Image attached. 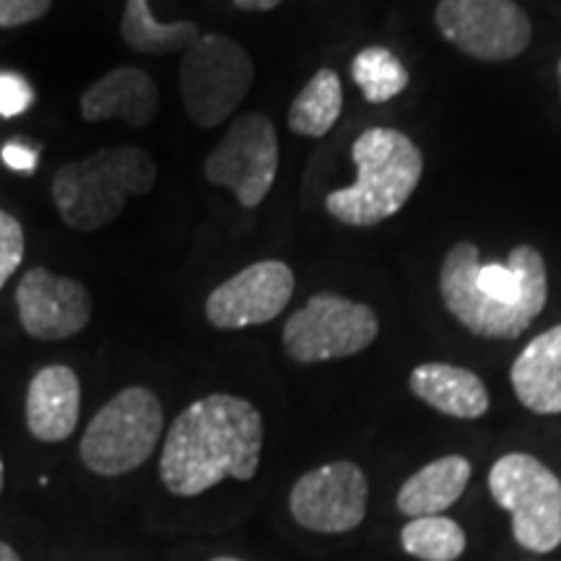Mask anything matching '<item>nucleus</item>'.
Returning a JSON list of instances; mask_svg holds the SVG:
<instances>
[{
  "mask_svg": "<svg viewBox=\"0 0 561 561\" xmlns=\"http://www.w3.org/2000/svg\"><path fill=\"white\" fill-rule=\"evenodd\" d=\"M263 416L244 398L214 392L172 421L159 458L174 496H198L224 479L252 481L263 455Z\"/></svg>",
  "mask_w": 561,
  "mask_h": 561,
  "instance_id": "1",
  "label": "nucleus"
},
{
  "mask_svg": "<svg viewBox=\"0 0 561 561\" xmlns=\"http://www.w3.org/2000/svg\"><path fill=\"white\" fill-rule=\"evenodd\" d=\"M356 182L328 193L325 208L346 227H375L396 216L416 193L424 157L401 130L369 128L351 146Z\"/></svg>",
  "mask_w": 561,
  "mask_h": 561,
  "instance_id": "2",
  "label": "nucleus"
},
{
  "mask_svg": "<svg viewBox=\"0 0 561 561\" xmlns=\"http://www.w3.org/2000/svg\"><path fill=\"white\" fill-rule=\"evenodd\" d=\"M157 178V161L149 151L112 146L62 164L53 178V203L66 227L94 231L115 221L133 195H149Z\"/></svg>",
  "mask_w": 561,
  "mask_h": 561,
  "instance_id": "3",
  "label": "nucleus"
},
{
  "mask_svg": "<svg viewBox=\"0 0 561 561\" xmlns=\"http://www.w3.org/2000/svg\"><path fill=\"white\" fill-rule=\"evenodd\" d=\"M164 434V409L149 388H125L96 411L81 437V462L91 473L125 476L144 466Z\"/></svg>",
  "mask_w": 561,
  "mask_h": 561,
  "instance_id": "4",
  "label": "nucleus"
},
{
  "mask_svg": "<svg viewBox=\"0 0 561 561\" xmlns=\"http://www.w3.org/2000/svg\"><path fill=\"white\" fill-rule=\"evenodd\" d=\"M255 66L250 53L227 34H201L182 53L180 94L187 117L203 130L216 128L250 94Z\"/></svg>",
  "mask_w": 561,
  "mask_h": 561,
  "instance_id": "5",
  "label": "nucleus"
},
{
  "mask_svg": "<svg viewBox=\"0 0 561 561\" xmlns=\"http://www.w3.org/2000/svg\"><path fill=\"white\" fill-rule=\"evenodd\" d=\"M494 502L512 515L515 541L533 553L561 546V481L528 453L502 455L489 471Z\"/></svg>",
  "mask_w": 561,
  "mask_h": 561,
  "instance_id": "6",
  "label": "nucleus"
},
{
  "mask_svg": "<svg viewBox=\"0 0 561 561\" xmlns=\"http://www.w3.org/2000/svg\"><path fill=\"white\" fill-rule=\"evenodd\" d=\"M377 333L380 320L369 305L320 291L286 320L284 348L299 364L348 359L367 351Z\"/></svg>",
  "mask_w": 561,
  "mask_h": 561,
  "instance_id": "7",
  "label": "nucleus"
},
{
  "mask_svg": "<svg viewBox=\"0 0 561 561\" xmlns=\"http://www.w3.org/2000/svg\"><path fill=\"white\" fill-rule=\"evenodd\" d=\"M206 180L237 195L242 208H257L268 198L278 174V136L268 117L248 112L237 117L208 153Z\"/></svg>",
  "mask_w": 561,
  "mask_h": 561,
  "instance_id": "8",
  "label": "nucleus"
},
{
  "mask_svg": "<svg viewBox=\"0 0 561 561\" xmlns=\"http://www.w3.org/2000/svg\"><path fill=\"white\" fill-rule=\"evenodd\" d=\"M434 21L450 45L486 62L517 58L533 37L528 13L515 0H439Z\"/></svg>",
  "mask_w": 561,
  "mask_h": 561,
  "instance_id": "9",
  "label": "nucleus"
},
{
  "mask_svg": "<svg viewBox=\"0 0 561 561\" xmlns=\"http://www.w3.org/2000/svg\"><path fill=\"white\" fill-rule=\"evenodd\" d=\"M369 481L356 462L335 460L294 483L291 517L312 533H348L367 517Z\"/></svg>",
  "mask_w": 561,
  "mask_h": 561,
  "instance_id": "10",
  "label": "nucleus"
},
{
  "mask_svg": "<svg viewBox=\"0 0 561 561\" xmlns=\"http://www.w3.org/2000/svg\"><path fill=\"white\" fill-rule=\"evenodd\" d=\"M481 255L473 242H458L447 250L439 271V294L445 307L466 331L479 339L512 341L533 325V314L517 307L491 301L476 284Z\"/></svg>",
  "mask_w": 561,
  "mask_h": 561,
  "instance_id": "11",
  "label": "nucleus"
},
{
  "mask_svg": "<svg viewBox=\"0 0 561 561\" xmlns=\"http://www.w3.org/2000/svg\"><path fill=\"white\" fill-rule=\"evenodd\" d=\"M294 297V271L284 261H261L216 286L206 299V318L219 331L265 325Z\"/></svg>",
  "mask_w": 561,
  "mask_h": 561,
  "instance_id": "12",
  "label": "nucleus"
},
{
  "mask_svg": "<svg viewBox=\"0 0 561 561\" xmlns=\"http://www.w3.org/2000/svg\"><path fill=\"white\" fill-rule=\"evenodd\" d=\"M19 322L37 341H66L91 320V297L81 280L47 268H30L16 286Z\"/></svg>",
  "mask_w": 561,
  "mask_h": 561,
  "instance_id": "13",
  "label": "nucleus"
},
{
  "mask_svg": "<svg viewBox=\"0 0 561 561\" xmlns=\"http://www.w3.org/2000/svg\"><path fill=\"white\" fill-rule=\"evenodd\" d=\"M81 117L87 123L123 121L130 128H146L159 115L157 81L146 70L123 66L104 73L81 94Z\"/></svg>",
  "mask_w": 561,
  "mask_h": 561,
  "instance_id": "14",
  "label": "nucleus"
},
{
  "mask_svg": "<svg viewBox=\"0 0 561 561\" xmlns=\"http://www.w3.org/2000/svg\"><path fill=\"white\" fill-rule=\"evenodd\" d=\"M81 382L66 364L42 367L26 390V426L34 439L58 445L79 426Z\"/></svg>",
  "mask_w": 561,
  "mask_h": 561,
  "instance_id": "15",
  "label": "nucleus"
},
{
  "mask_svg": "<svg viewBox=\"0 0 561 561\" xmlns=\"http://www.w3.org/2000/svg\"><path fill=\"white\" fill-rule=\"evenodd\" d=\"M517 401L533 413H561V325L536 335L520 351L510 371Z\"/></svg>",
  "mask_w": 561,
  "mask_h": 561,
  "instance_id": "16",
  "label": "nucleus"
},
{
  "mask_svg": "<svg viewBox=\"0 0 561 561\" xmlns=\"http://www.w3.org/2000/svg\"><path fill=\"white\" fill-rule=\"evenodd\" d=\"M411 392L453 419H481L489 411V390L476 371L455 364H421L411 371Z\"/></svg>",
  "mask_w": 561,
  "mask_h": 561,
  "instance_id": "17",
  "label": "nucleus"
},
{
  "mask_svg": "<svg viewBox=\"0 0 561 561\" xmlns=\"http://www.w3.org/2000/svg\"><path fill=\"white\" fill-rule=\"evenodd\" d=\"M471 460L462 455H445V458L426 462L416 473L409 476L398 491V510L405 517H434L450 510L471 481Z\"/></svg>",
  "mask_w": 561,
  "mask_h": 561,
  "instance_id": "18",
  "label": "nucleus"
},
{
  "mask_svg": "<svg viewBox=\"0 0 561 561\" xmlns=\"http://www.w3.org/2000/svg\"><path fill=\"white\" fill-rule=\"evenodd\" d=\"M123 42L140 55H174L185 53L195 39L201 37L198 24L193 21H174L161 24L153 16L149 0H128L121 21Z\"/></svg>",
  "mask_w": 561,
  "mask_h": 561,
  "instance_id": "19",
  "label": "nucleus"
},
{
  "mask_svg": "<svg viewBox=\"0 0 561 561\" xmlns=\"http://www.w3.org/2000/svg\"><path fill=\"white\" fill-rule=\"evenodd\" d=\"M343 110V87L339 73L331 68H320L305 89L299 91L297 100L289 107V123L291 133L305 138H322L333 130L339 123Z\"/></svg>",
  "mask_w": 561,
  "mask_h": 561,
  "instance_id": "20",
  "label": "nucleus"
},
{
  "mask_svg": "<svg viewBox=\"0 0 561 561\" xmlns=\"http://www.w3.org/2000/svg\"><path fill=\"white\" fill-rule=\"evenodd\" d=\"M351 79L369 104H385L409 89L411 76L388 47H364L351 60Z\"/></svg>",
  "mask_w": 561,
  "mask_h": 561,
  "instance_id": "21",
  "label": "nucleus"
},
{
  "mask_svg": "<svg viewBox=\"0 0 561 561\" xmlns=\"http://www.w3.org/2000/svg\"><path fill=\"white\" fill-rule=\"evenodd\" d=\"M403 551L421 561H455L466 551V530L450 517H413L401 530Z\"/></svg>",
  "mask_w": 561,
  "mask_h": 561,
  "instance_id": "22",
  "label": "nucleus"
},
{
  "mask_svg": "<svg viewBox=\"0 0 561 561\" xmlns=\"http://www.w3.org/2000/svg\"><path fill=\"white\" fill-rule=\"evenodd\" d=\"M24 261V229L16 216L0 208V289Z\"/></svg>",
  "mask_w": 561,
  "mask_h": 561,
  "instance_id": "23",
  "label": "nucleus"
},
{
  "mask_svg": "<svg viewBox=\"0 0 561 561\" xmlns=\"http://www.w3.org/2000/svg\"><path fill=\"white\" fill-rule=\"evenodd\" d=\"M34 102V89L30 81L16 73H0V117H16Z\"/></svg>",
  "mask_w": 561,
  "mask_h": 561,
  "instance_id": "24",
  "label": "nucleus"
},
{
  "mask_svg": "<svg viewBox=\"0 0 561 561\" xmlns=\"http://www.w3.org/2000/svg\"><path fill=\"white\" fill-rule=\"evenodd\" d=\"M50 5L53 0H0V30H16L39 21Z\"/></svg>",
  "mask_w": 561,
  "mask_h": 561,
  "instance_id": "25",
  "label": "nucleus"
},
{
  "mask_svg": "<svg viewBox=\"0 0 561 561\" xmlns=\"http://www.w3.org/2000/svg\"><path fill=\"white\" fill-rule=\"evenodd\" d=\"M3 161L11 167V170L32 172L34 164H37V151L24 144H9L3 149Z\"/></svg>",
  "mask_w": 561,
  "mask_h": 561,
  "instance_id": "26",
  "label": "nucleus"
},
{
  "mask_svg": "<svg viewBox=\"0 0 561 561\" xmlns=\"http://www.w3.org/2000/svg\"><path fill=\"white\" fill-rule=\"evenodd\" d=\"M284 0H234V5L240 11H273Z\"/></svg>",
  "mask_w": 561,
  "mask_h": 561,
  "instance_id": "27",
  "label": "nucleus"
},
{
  "mask_svg": "<svg viewBox=\"0 0 561 561\" xmlns=\"http://www.w3.org/2000/svg\"><path fill=\"white\" fill-rule=\"evenodd\" d=\"M0 561H21V557L16 553V549H13V546L0 541Z\"/></svg>",
  "mask_w": 561,
  "mask_h": 561,
  "instance_id": "28",
  "label": "nucleus"
},
{
  "mask_svg": "<svg viewBox=\"0 0 561 561\" xmlns=\"http://www.w3.org/2000/svg\"><path fill=\"white\" fill-rule=\"evenodd\" d=\"M3 483H5V468H3V458H0V494H3Z\"/></svg>",
  "mask_w": 561,
  "mask_h": 561,
  "instance_id": "29",
  "label": "nucleus"
},
{
  "mask_svg": "<svg viewBox=\"0 0 561 561\" xmlns=\"http://www.w3.org/2000/svg\"><path fill=\"white\" fill-rule=\"evenodd\" d=\"M210 561H242V559H234V557H219V559H210Z\"/></svg>",
  "mask_w": 561,
  "mask_h": 561,
  "instance_id": "30",
  "label": "nucleus"
},
{
  "mask_svg": "<svg viewBox=\"0 0 561 561\" xmlns=\"http://www.w3.org/2000/svg\"><path fill=\"white\" fill-rule=\"evenodd\" d=\"M559 81H561V60H559Z\"/></svg>",
  "mask_w": 561,
  "mask_h": 561,
  "instance_id": "31",
  "label": "nucleus"
}]
</instances>
